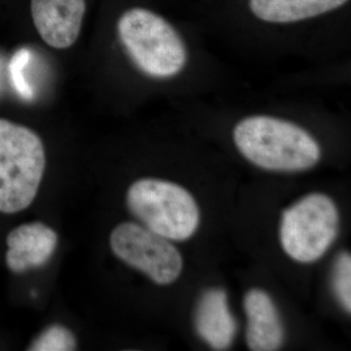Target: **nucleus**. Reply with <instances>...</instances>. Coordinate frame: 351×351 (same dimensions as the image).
I'll use <instances>...</instances> for the list:
<instances>
[{"label":"nucleus","mask_w":351,"mask_h":351,"mask_svg":"<svg viewBox=\"0 0 351 351\" xmlns=\"http://www.w3.org/2000/svg\"><path fill=\"white\" fill-rule=\"evenodd\" d=\"M232 136L237 151L248 162L269 172H304L322 158V147L315 136L299 122L281 115H245L235 122Z\"/></svg>","instance_id":"obj_1"},{"label":"nucleus","mask_w":351,"mask_h":351,"mask_svg":"<svg viewBox=\"0 0 351 351\" xmlns=\"http://www.w3.org/2000/svg\"><path fill=\"white\" fill-rule=\"evenodd\" d=\"M119 43L138 71L154 80L182 75L191 51L179 29L161 14L145 6H130L117 20Z\"/></svg>","instance_id":"obj_2"},{"label":"nucleus","mask_w":351,"mask_h":351,"mask_svg":"<svg viewBox=\"0 0 351 351\" xmlns=\"http://www.w3.org/2000/svg\"><path fill=\"white\" fill-rule=\"evenodd\" d=\"M45 167V149L38 134L0 119V214H18L31 206Z\"/></svg>","instance_id":"obj_3"},{"label":"nucleus","mask_w":351,"mask_h":351,"mask_svg":"<svg viewBox=\"0 0 351 351\" xmlns=\"http://www.w3.org/2000/svg\"><path fill=\"white\" fill-rule=\"evenodd\" d=\"M126 204L143 226L168 240L191 239L199 226V209L193 196L167 180H137L127 191Z\"/></svg>","instance_id":"obj_4"},{"label":"nucleus","mask_w":351,"mask_h":351,"mask_svg":"<svg viewBox=\"0 0 351 351\" xmlns=\"http://www.w3.org/2000/svg\"><path fill=\"white\" fill-rule=\"evenodd\" d=\"M339 230V210L334 201L323 193H311L284 211L281 245L295 262L313 263L329 250Z\"/></svg>","instance_id":"obj_5"},{"label":"nucleus","mask_w":351,"mask_h":351,"mask_svg":"<svg viewBox=\"0 0 351 351\" xmlns=\"http://www.w3.org/2000/svg\"><path fill=\"white\" fill-rule=\"evenodd\" d=\"M110 245L115 257L158 285H169L181 276L184 262L179 250L143 225L119 223L110 233Z\"/></svg>","instance_id":"obj_6"},{"label":"nucleus","mask_w":351,"mask_h":351,"mask_svg":"<svg viewBox=\"0 0 351 351\" xmlns=\"http://www.w3.org/2000/svg\"><path fill=\"white\" fill-rule=\"evenodd\" d=\"M34 29L54 49H69L80 38L88 0H29Z\"/></svg>","instance_id":"obj_7"},{"label":"nucleus","mask_w":351,"mask_h":351,"mask_svg":"<svg viewBox=\"0 0 351 351\" xmlns=\"http://www.w3.org/2000/svg\"><path fill=\"white\" fill-rule=\"evenodd\" d=\"M58 234L41 221L23 223L5 237L4 262L13 274H24L44 267L56 251Z\"/></svg>","instance_id":"obj_8"},{"label":"nucleus","mask_w":351,"mask_h":351,"mask_svg":"<svg viewBox=\"0 0 351 351\" xmlns=\"http://www.w3.org/2000/svg\"><path fill=\"white\" fill-rule=\"evenodd\" d=\"M247 345L253 351L279 350L284 341L282 321L274 300L261 289H252L244 298Z\"/></svg>","instance_id":"obj_9"},{"label":"nucleus","mask_w":351,"mask_h":351,"mask_svg":"<svg viewBox=\"0 0 351 351\" xmlns=\"http://www.w3.org/2000/svg\"><path fill=\"white\" fill-rule=\"evenodd\" d=\"M350 0H248L252 17L261 24L289 27L318 19L346 6Z\"/></svg>","instance_id":"obj_10"},{"label":"nucleus","mask_w":351,"mask_h":351,"mask_svg":"<svg viewBox=\"0 0 351 351\" xmlns=\"http://www.w3.org/2000/svg\"><path fill=\"white\" fill-rule=\"evenodd\" d=\"M195 322L198 336L213 350H226L232 346L237 323L230 313L226 291L210 289L201 295Z\"/></svg>","instance_id":"obj_11"},{"label":"nucleus","mask_w":351,"mask_h":351,"mask_svg":"<svg viewBox=\"0 0 351 351\" xmlns=\"http://www.w3.org/2000/svg\"><path fill=\"white\" fill-rule=\"evenodd\" d=\"M77 348V339L68 327L61 324L47 326L32 341L29 351H73Z\"/></svg>","instance_id":"obj_12"},{"label":"nucleus","mask_w":351,"mask_h":351,"mask_svg":"<svg viewBox=\"0 0 351 351\" xmlns=\"http://www.w3.org/2000/svg\"><path fill=\"white\" fill-rule=\"evenodd\" d=\"M335 295L346 313L351 311V257L341 253L335 263L332 272Z\"/></svg>","instance_id":"obj_13"}]
</instances>
